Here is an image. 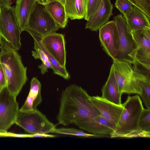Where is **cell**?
<instances>
[{
  "instance_id": "obj_1",
  "label": "cell",
  "mask_w": 150,
  "mask_h": 150,
  "mask_svg": "<svg viewBox=\"0 0 150 150\" xmlns=\"http://www.w3.org/2000/svg\"><path fill=\"white\" fill-rule=\"evenodd\" d=\"M87 91L80 86L72 84L62 92L57 119L66 126L74 124L79 128L89 119L100 115Z\"/></svg>"
},
{
  "instance_id": "obj_2",
  "label": "cell",
  "mask_w": 150,
  "mask_h": 150,
  "mask_svg": "<svg viewBox=\"0 0 150 150\" xmlns=\"http://www.w3.org/2000/svg\"><path fill=\"white\" fill-rule=\"evenodd\" d=\"M0 49V64L5 74L6 88L17 97L28 80L27 68L17 50L2 38Z\"/></svg>"
},
{
  "instance_id": "obj_3",
  "label": "cell",
  "mask_w": 150,
  "mask_h": 150,
  "mask_svg": "<svg viewBox=\"0 0 150 150\" xmlns=\"http://www.w3.org/2000/svg\"><path fill=\"white\" fill-rule=\"evenodd\" d=\"M124 110L115 130L114 137L138 136V122L144 108L138 95L128 96L122 104Z\"/></svg>"
},
{
  "instance_id": "obj_4",
  "label": "cell",
  "mask_w": 150,
  "mask_h": 150,
  "mask_svg": "<svg viewBox=\"0 0 150 150\" xmlns=\"http://www.w3.org/2000/svg\"><path fill=\"white\" fill-rule=\"evenodd\" d=\"M21 32L16 16L14 7L0 3V34L14 49L21 47Z\"/></svg>"
},
{
  "instance_id": "obj_5",
  "label": "cell",
  "mask_w": 150,
  "mask_h": 150,
  "mask_svg": "<svg viewBox=\"0 0 150 150\" xmlns=\"http://www.w3.org/2000/svg\"><path fill=\"white\" fill-rule=\"evenodd\" d=\"M113 20L117 27L119 38L116 60L127 62L135 66L137 46L125 19L123 15L119 14L114 17Z\"/></svg>"
},
{
  "instance_id": "obj_6",
  "label": "cell",
  "mask_w": 150,
  "mask_h": 150,
  "mask_svg": "<svg viewBox=\"0 0 150 150\" xmlns=\"http://www.w3.org/2000/svg\"><path fill=\"white\" fill-rule=\"evenodd\" d=\"M31 134L53 133L55 125L38 109L28 112L19 110L15 123Z\"/></svg>"
},
{
  "instance_id": "obj_7",
  "label": "cell",
  "mask_w": 150,
  "mask_h": 150,
  "mask_svg": "<svg viewBox=\"0 0 150 150\" xmlns=\"http://www.w3.org/2000/svg\"><path fill=\"white\" fill-rule=\"evenodd\" d=\"M112 65L120 92L140 95L141 90L135 77L134 67L129 62L117 60H113Z\"/></svg>"
},
{
  "instance_id": "obj_8",
  "label": "cell",
  "mask_w": 150,
  "mask_h": 150,
  "mask_svg": "<svg viewBox=\"0 0 150 150\" xmlns=\"http://www.w3.org/2000/svg\"><path fill=\"white\" fill-rule=\"evenodd\" d=\"M60 28L47 11L44 5L37 2L29 18L26 29L42 38L48 34L55 32Z\"/></svg>"
},
{
  "instance_id": "obj_9",
  "label": "cell",
  "mask_w": 150,
  "mask_h": 150,
  "mask_svg": "<svg viewBox=\"0 0 150 150\" xmlns=\"http://www.w3.org/2000/svg\"><path fill=\"white\" fill-rule=\"evenodd\" d=\"M16 98L6 87L2 88L0 92V132H7L15 123L20 109Z\"/></svg>"
},
{
  "instance_id": "obj_10",
  "label": "cell",
  "mask_w": 150,
  "mask_h": 150,
  "mask_svg": "<svg viewBox=\"0 0 150 150\" xmlns=\"http://www.w3.org/2000/svg\"><path fill=\"white\" fill-rule=\"evenodd\" d=\"M131 33L137 46L135 67L140 66L150 72V28L132 31Z\"/></svg>"
},
{
  "instance_id": "obj_11",
  "label": "cell",
  "mask_w": 150,
  "mask_h": 150,
  "mask_svg": "<svg viewBox=\"0 0 150 150\" xmlns=\"http://www.w3.org/2000/svg\"><path fill=\"white\" fill-rule=\"evenodd\" d=\"M99 37L103 50L113 60H116L119 48L118 32L115 21H109L99 29Z\"/></svg>"
},
{
  "instance_id": "obj_12",
  "label": "cell",
  "mask_w": 150,
  "mask_h": 150,
  "mask_svg": "<svg viewBox=\"0 0 150 150\" xmlns=\"http://www.w3.org/2000/svg\"><path fill=\"white\" fill-rule=\"evenodd\" d=\"M41 42L58 64L66 68V52L64 35L56 32L52 33L41 38Z\"/></svg>"
},
{
  "instance_id": "obj_13",
  "label": "cell",
  "mask_w": 150,
  "mask_h": 150,
  "mask_svg": "<svg viewBox=\"0 0 150 150\" xmlns=\"http://www.w3.org/2000/svg\"><path fill=\"white\" fill-rule=\"evenodd\" d=\"M90 99L98 110L100 116L114 125L116 128L124 110L122 104L117 105L98 96H90Z\"/></svg>"
},
{
  "instance_id": "obj_14",
  "label": "cell",
  "mask_w": 150,
  "mask_h": 150,
  "mask_svg": "<svg viewBox=\"0 0 150 150\" xmlns=\"http://www.w3.org/2000/svg\"><path fill=\"white\" fill-rule=\"evenodd\" d=\"M113 4L110 0H100L96 11L85 24V28L97 32L109 21L113 15Z\"/></svg>"
},
{
  "instance_id": "obj_15",
  "label": "cell",
  "mask_w": 150,
  "mask_h": 150,
  "mask_svg": "<svg viewBox=\"0 0 150 150\" xmlns=\"http://www.w3.org/2000/svg\"><path fill=\"white\" fill-rule=\"evenodd\" d=\"M115 127L100 115L91 118L82 125L80 129L92 134L110 136L113 137Z\"/></svg>"
},
{
  "instance_id": "obj_16",
  "label": "cell",
  "mask_w": 150,
  "mask_h": 150,
  "mask_svg": "<svg viewBox=\"0 0 150 150\" xmlns=\"http://www.w3.org/2000/svg\"><path fill=\"white\" fill-rule=\"evenodd\" d=\"M36 0H17L14 6L16 16L21 32L27 29L29 18L35 7Z\"/></svg>"
},
{
  "instance_id": "obj_17",
  "label": "cell",
  "mask_w": 150,
  "mask_h": 150,
  "mask_svg": "<svg viewBox=\"0 0 150 150\" xmlns=\"http://www.w3.org/2000/svg\"><path fill=\"white\" fill-rule=\"evenodd\" d=\"M101 97L104 99L117 105L122 104L121 97L122 94L119 91L112 65L108 78L101 88Z\"/></svg>"
},
{
  "instance_id": "obj_18",
  "label": "cell",
  "mask_w": 150,
  "mask_h": 150,
  "mask_svg": "<svg viewBox=\"0 0 150 150\" xmlns=\"http://www.w3.org/2000/svg\"><path fill=\"white\" fill-rule=\"evenodd\" d=\"M41 84L36 77H33L30 83V88L29 94L21 108L19 110L23 112L34 110L42 102L41 94Z\"/></svg>"
},
{
  "instance_id": "obj_19",
  "label": "cell",
  "mask_w": 150,
  "mask_h": 150,
  "mask_svg": "<svg viewBox=\"0 0 150 150\" xmlns=\"http://www.w3.org/2000/svg\"><path fill=\"white\" fill-rule=\"evenodd\" d=\"M123 16L131 31L150 28V19L141 10L134 6L128 13Z\"/></svg>"
},
{
  "instance_id": "obj_20",
  "label": "cell",
  "mask_w": 150,
  "mask_h": 150,
  "mask_svg": "<svg viewBox=\"0 0 150 150\" xmlns=\"http://www.w3.org/2000/svg\"><path fill=\"white\" fill-rule=\"evenodd\" d=\"M88 0H66L64 7L68 17L71 20L84 18Z\"/></svg>"
},
{
  "instance_id": "obj_21",
  "label": "cell",
  "mask_w": 150,
  "mask_h": 150,
  "mask_svg": "<svg viewBox=\"0 0 150 150\" xmlns=\"http://www.w3.org/2000/svg\"><path fill=\"white\" fill-rule=\"evenodd\" d=\"M48 12L56 25L60 28L66 26L68 21L64 6L58 1H53L44 5Z\"/></svg>"
},
{
  "instance_id": "obj_22",
  "label": "cell",
  "mask_w": 150,
  "mask_h": 150,
  "mask_svg": "<svg viewBox=\"0 0 150 150\" xmlns=\"http://www.w3.org/2000/svg\"><path fill=\"white\" fill-rule=\"evenodd\" d=\"M135 74L141 90L140 96L147 109L150 110V72L135 68Z\"/></svg>"
},
{
  "instance_id": "obj_23",
  "label": "cell",
  "mask_w": 150,
  "mask_h": 150,
  "mask_svg": "<svg viewBox=\"0 0 150 150\" xmlns=\"http://www.w3.org/2000/svg\"><path fill=\"white\" fill-rule=\"evenodd\" d=\"M25 31L29 33L33 37L34 41V44L41 49L46 54L53 66L52 70L54 73L60 76L64 79H69L70 77V75L66 68L61 67L43 47L41 42L42 38L29 30L26 29Z\"/></svg>"
},
{
  "instance_id": "obj_24",
  "label": "cell",
  "mask_w": 150,
  "mask_h": 150,
  "mask_svg": "<svg viewBox=\"0 0 150 150\" xmlns=\"http://www.w3.org/2000/svg\"><path fill=\"white\" fill-rule=\"evenodd\" d=\"M53 133L56 134L74 135L83 137L99 138L108 137L109 136L88 134L82 131L74 128H61L54 129Z\"/></svg>"
},
{
  "instance_id": "obj_25",
  "label": "cell",
  "mask_w": 150,
  "mask_h": 150,
  "mask_svg": "<svg viewBox=\"0 0 150 150\" xmlns=\"http://www.w3.org/2000/svg\"><path fill=\"white\" fill-rule=\"evenodd\" d=\"M138 128L140 132L150 134V110L143 109L138 122Z\"/></svg>"
},
{
  "instance_id": "obj_26",
  "label": "cell",
  "mask_w": 150,
  "mask_h": 150,
  "mask_svg": "<svg viewBox=\"0 0 150 150\" xmlns=\"http://www.w3.org/2000/svg\"><path fill=\"white\" fill-rule=\"evenodd\" d=\"M138 8L150 19V0H127Z\"/></svg>"
},
{
  "instance_id": "obj_27",
  "label": "cell",
  "mask_w": 150,
  "mask_h": 150,
  "mask_svg": "<svg viewBox=\"0 0 150 150\" xmlns=\"http://www.w3.org/2000/svg\"><path fill=\"white\" fill-rule=\"evenodd\" d=\"M115 5V7L124 16L128 13L133 7L127 0H116Z\"/></svg>"
},
{
  "instance_id": "obj_28",
  "label": "cell",
  "mask_w": 150,
  "mask_h": 150,
  "mask_svg": "<svg viewBox=\"0 0 150 150\" xmlns=\"http://www.w3.org/2000/svg\"><path fill=\"white\" fill-rule=\"evenodd\" d=\"M100 0H88L87 13L84 18L87 21L92 16L97 9Z\"/></svg>"
},
{
  "instance_id": "obj_29",
  "label": "cell",
  "mask_w": 150,
  "mask_h": 150,
  "mask_svg": "<svg viewBox=\"0 0 150 150\" xmlns=\"http://www.w3.org/2000/svg\"><path fill=\"white\" fill-rule=\"evenodd\" d=\"M34 48L35 51L32 52V55L35 59H40L42 63H45L49 60L45 53L35 44H34Z\"/></svg>"
},
{
  "instance_id": "obj_30",
  "label": "cell",
  "mask_w": 150,
  "mask_h": 150,
  "mask_svg": "<svg viewBox=\"0 0 150 150\" xmlns=\"http://www.w3.org/2000/svg\"><path fill=\"white\" fill-rule=\"evenodd\" d=\"M38 68L40 69L42 74H44L48 72V69H52L53 66L50 62L48 60L45 63H42L38 66Z\"/></svg>"
},
{
  "instance_id": "obj_31",
  "label": "cell",
  "mask_w": 150,
  "mask_h": 150,
  "mask_svg": "<svg viewBox=\"0 0 150 150\" xmlns=\"http://www.w3.org/2000/svg\"><path fill=\"white\" fill-rule=\"evenodd\" d=\"M6 87V81L5 74L0 64V87L3 88Z\"/></svg>"
},
{
  "instance_id": "obj_32",
  "label": "cell",
  "mask_w": 150,
  "mask_h": 150,
  "mask_svg": "<svg viewBox=\"0 0 150 150\" xmlns=\"http://www.w3.org/2000/svg\"><path fill=\"white\" fill-rule=\"evenodd\" d=\"M56 137L57 135L45 133L29 134V137L53 138Z\"/></svg>"
},
{
  "instance_id": "obj_33",
  "label": "cell",
  "mask_w": 150,
  "mask_h": 150,
  "mask_svg": "<svg viewBox=\"0 0 150 150\" xmlns=\"http://www.w3.org/2000/svg\"><path fill=\"white\" fill-rule=\"evenodd\" d=\"M9 137H18L21 138L29 137V134H16L9 132Z\"/></svg>"
},
{
  "instance_id": "obj_34",
  "label": "cell",
  "mask_w": 150,
  "mask_h": 150,
  "mask_svg": "<svg viewBox=\"0 0 150 150\" xmlns=\"http://www.w3.org/2000/svg\"><path fill=\"white\" fill-rule=\"evenodd\" d=\"M13 0H0V3L8 5H10V3Z\"/></svg>"
},
{
  "instance_id": "obj_35",
  "label": "cell",
  "mask_w": 150,
  "mask_h": 150,
  "mask_svg": "<svg viewBox=\"0 0 150 150\" xmlns=\"http://www.w3.org/2000/svg\"><path fill=\"white\" fill-rule=\"evenodd\" d=\"M9 132H0V137H8Z\"/></svg>"
},
{
  "instance_id": "obj_36",
  "label": "cell",
  "mask_w": 150,
  "mask_h": 150,
  "mask_svg": "<svg viewBox=\"0 0 150 150\" xmlns=\"http://www.w3.org/2000/svg\"><path fill=\"white\" fill-rule=\"evenodd\" d=\"M58 1L61 3H62L63 5L64 6V4L65 3L66 0H47L46 3H47L51 1Z\"/></svg>"
},
{
  "instance_id": "obj_37",
  "label": "cell",
  "mask_w": 150,
  "mask_h": 150,
  "mask_svg": "<svg viewBox=\"0 0 150 150\" xmlns=\"http://www.w3.org/2000/svg\"><path fill=\"white\" fill-rule=\"evenodd\" d=\"M36 1L38 3L45 5L46 4L47 0H36Z\"/></svg>"
},
{
  "instance_id": "obj_38",
  "label": "cell",
  "mask_w": 150,
  "mask_h": 150,
  "mask_svg": "<svg viewBox=\"0 0 150 150\" xmlns=\"http://www.w3.org/2000/svg\"><path fill=\"white\" fill-rule=\"evenodd\" d=\"M2 37L0 34V46L2 41Z\"/></svg>"
},
{
  "instance_id": "obj_39",
  "label": "cell",
  "mask_w": 150,
  "mask_h": 150,
  "mask_svg": "<svg viewBox=\"0 0 150 150\" xmlns=\"http://www.w3.org/2000/svg\"><path fill=\"white\" fill-rule=\"evenodd\" d=\"M2 88H1V87H0V92H1V89H2Z\"/></svg>"
}]
</instances>
